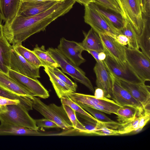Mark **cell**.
<instances>
[{"label": "cell", "instance_id": "6da1fadb", "mask_svg": "<svg viewBox=\"0 0 150 150\" xmlns=\"http://www.w3.org/2000/svg\"><path fill=\"white\" fill-rule=\"evenodd\" d=\"M75 3L73 0H63L34 16L24 17L16 15L3 25V35L12 46L22 44L31 36L44 31L52 21L68 13Z\"/></svg>", "mask_w": 150, "mask_h": 150}, {"label": "cell", "instance_id": "7a4b0ae2", "mask_svg": "<svg viewBox=\"0 0 150 150\" xmlns=\"http://www.w3.org/2000/svg\"><path fill=\"white\" fill-rule=\"evenodd\" d=\"M28 112L20 104L0 106V121L1 122L38 130L35 120L30 116Z\"/></svg>", "mask_w": 150, "mask_h": 150}, {"label": "cell", "instance_id": "3957f363", "mask_svg": "<svg viewBox=\"0 0 150 150\" xmlns=\"http://www.w3.org/2000/svg\"><path fill=\"white\" fill-rule=\"evenodd\" d=\"M30 99L32 101L33 108L45 118L52 121L63 130H69L74 129L62 104L60 106L54 103L47 105L40 98L34 96Z\"/></svg>", "mask_w": 150, "mask_h": 150}, {"label": "cell", "instance_id": "277c9868", "mask_svg": "<svg viewBox=\"0 0 150 150\" xmlns=\"http://www.w3.org/2000/svg\"><path fill=\"white\" fill-rule=\"evenodd\" d=\"M125 20L129 23L138 36L147 21L144 18L140 0H116Z\"/></svg>", "mask_w": 150, "mask_h": 150}, {"label": "cell", "instance_id": "5b68a950", "mask_svg": "<svg viewBox=\"0 0 150 150\" xmlns=\"http://www.w3.org/2000/svg\"><path fill=\"white\" fill-rule=\"evenodd\" d=\"M47 50L57 63L63 73L83 84L92 92L94 93L95 90L91 82L86 76L85 73L82 70L69 60L57 48H49Z\"/></svg>", "mask_w": 150, "mask_h": 150}, {"label": "cell", "instance_id": "8992f818", "mask_svg": "<svg viewBox=\"0 0 150 150\" xmlns=\"http://www.w3.org/2000/svg\"><path fill=\"white\" fill-rule=\"evenodd\" d=\"M103 62L111 75L120 80L134 83L145 84L126 61L121 62L108 55Z\"/></svg>", "mask_w": 150, "mask_h": 150}, {"label": "cell", "instance_id": "52a82bcc", "mask_svg": "<svg viewBox=\"0 0 150 150\" xmlns=\"http://www.w3.org/2000/svg\"><path fill=\"white\" fill-rule=\"evenodd\" d=\"M84 18L85 22L98 34L108 35L115 38L120 34L105 18L88 5L85 6Z\"/></svg>", "mask_w": 150, "mask_h": 150}, {"label": "cell", "instance_id": "ba28073f", "mask_svg": "<svg viewBox=\"0 0 150 150\" xmlns=\"http://www.w3.org/2000/svg\"><path fill=\"white\" fill-rule=\"evenodd\" d=\"M125 58L136 74L144 82L150 81V59L139 49L125 47Z\"/></svg>", "mask_w": 150, "mask_h": 150}, {"label": "cell", "instance_id": "9c48e42d", "mask_svg": "<svg viewBox=\"0 0 150 150\" xmlns=\"http://www.w3.org/2000/svg\"><path fill=\"white\" fill-rule=\"evenodd\" d=\"M112 77L113 86L111 98L122 107L134 109L137 112V117L142 115L144 109L141 104L121 85L119 80L112 76Z\"/></svg>", "mask_w": 150, "mask_h": 150}, {"label": "cell", "instance_id": "30bf717a", "mask_svg": "<svg viewBox=\"0 0 150 150\" xmlns=\"http://www.w3.org/2000/svg\"><path fill=\"white\" fill-rule=\"evenodd\" d=\"M9 68L16 72L33 79H37L40 77V68L29 62L13 47L11 52Z\"/></svg>", "mask_w": 150, "mask_h": 150}, {"label": "cell", "instance_id": "8fae6325", "mask_svg": "<svg viewBox=\"0 0 150 150\" xmlns=\"http://www.w3.org/2000/svg\"><path fill=\"white\" fill-rule=\"evenodd\" d=\"M57 48L64 56L78 67L86 61L82 55V53L84 50L81 42L67 40L62 38L60 39Z\"/></svg>", "mask_w": 150, "mask_h": 150}, {"label": "cell", "instance_id": "7c38bea8", "mask_svg": "<svg viewBox=\"0 0 150 150\" xmlns=\"http://www.w3.org/2000/svg\"><path fill=\"white\" fill-rule=\"evenodd\" d=\"M8 75L15 81L28 89L35 96L44 99L49 97V92L37 79L28 77L11 69L8 70Z\"/></svg>", "mask_w": 150, "mask_h": 150}, {"label": "cell", "instance_id": "4fadbf2b", "mask_svg": "<svg viewBox=\"0 0 150 150\" xmlns=\"http://www.w3.org/2000/svg\"><path fill=\"white\" fill-rule=\"evenodd\" d=\"M93 70L96 76L97 87L102 89L107 98H111L113 82L112 76L103 61L96 62Z\"/></svg>", "mask_w": 150, "mask_h": 150}, {"label": "cell", "instance_id": "5bb4252c", "mask_svg": "<svg viewBox=\"0 0 150 150\" xmlns=\"http://www.w3.org/2000/svg\"><path fill=\"white\" fill-rule=\"evenodd\" d=\"M121 85L139 102L144 110H150V87L145 84L134 83L120 80Z\"/></svg>", "mask_w": 150, "mask_h": 150}, {"label": "cell", "instance_id": "9a60e30c", "mask_svg": "<svg viewBox=\"0 0 150 150\" xmlns=\"http://www.w3.org/2000/svg\"><path fill=\"white\" fill-rule=\"evenodd\" d=\"M58 1H33L21 0L16 15L24 17L34 16L47 10Z\"/></svg>", "mask_w": 150, "mask_h": 150}, {"label": "cell", "instance_id": "2e32d148", "mask_svg": "<svg viewBox=\"0 0 150 150\" xmlns=\"http://www.w3.org/2000/svg\"><path fill=\"white\" fill-rule=\"evenodd\" d=\"M68 96L77 104H82L96 109L101 106H114L118 105L114 100L107 97L103 99L96 98L94 96L74 92Z\"/></svg>", "mask_w": 150, "mask_h": 150}, {"label": "cell", "instance_id": "e0dca14e", "mask_svg": "<svg viewBox=\"0 0 150 150\" xmlns=\"http://www.w3.org/2000/svg\"><path fill=\"white\" fill-rule=\"evenodd\" d=\"M102 40L106 55H108L121 62L126 61L125 47L110 36L99 34Z\"/></svg>", "mask_w": 150, "mask_h": 150}, {"label": "cell", "instance_id": "ac0fdd59", "mask_svg": "<svg viewBox=\"0 0 150 150\" xmlns=\"http://www.w3.org/2000/svg\"><path fill=\"white\" fill-rule=\"evenodd\" d=\"M0 88L15 94L31 98L34 96L24 86L18 83L8 75L0 71Z\"/></svg>", "mask_w": 150, "mask_h": 150}, {"label": "cell", "instance_id": "d6986e66", "mask_svg": "<svg viewBox=\"0 0 150 150\" xmlns=\"http://www.w3.org/2000/svg\"><path fill=\"white\" fill-rule=\"evenodd\" d=\"M1 123L0 136H47L48 134L40 132L37 130L16 126L8 123Z\"/></svg>", "mask_w": 150, "mask_h": 150}, {"label": "cell", "instance_id": "ffe728a7", "mask_svg": "<svg viewBox=\"0 0 150 150\" xmlns=\"http://www.w3.org/2000/svg\"><path fill=\"white\" fill-rule=\"evenodd\" d=\"M88 5L98 11L119 31L123 27L125 20L121 14L110 9L102 7L93 2L90 3Z\"/></svg>", "mask_w": 150, "mask_h": 150}, {"label": "cell", "instance_id": "44dd1931", "mask_svg": "<svg viewBox=\"0 0 150 150\" xmlns=\"http://www.w3.org/2000/svg\"><path fill=\"white\" fill-rule=\"evenodd\" d=\"M21 0H0V20L5 23L16 16Z\"/></svg>", "mask_w": 150, "mask_h": 150}, {"label": "cell", "instance_id": "7402d4cb", "mask_svg": "<svg viewBox=\"0 0 150 150\" xmlns=\"http://www.w3.org/2000/svg\"><path fill=\"white\" fill-rule=\"evenodd\" d=\"M84 38L81 42L84 50H94L98 52L105 50L99 35L92 28L86 33L83 32Z\"/></svg>", "mask_w": 150, "mask_h": 150}, {"label": "cell", "instance_id": "603a6c76", "mask_svg": "<svg viewBox=\"0 0 150 150\" xmlns=\"http://www.w3.org/2000/svg\"><path fill=\"white\" fill-rule=\"evenodd\" d=\"M44 68V70L49 76L56 93L59 98L75 92L55 75L51 68L47 67Z\"/></svg>", "mask_w": 150, "mask_h": 150}, {"label": "cell", "instance_id": "cb8c5ba5", "mask_svg": "<svg viewBox=\"0 0 150 150\" xmlns=\"http://www.w3.org/2000/svg\"><path fill=\"white\" fill-rule=\"evenodd\" d=\"M12 47L3 35L0 37V71L8 74Z\"/></svg>", "mask_w": 150, "mask_h": 150}, {"label": "cell", "instance_id": "d4e9b609", "mask_svg": "<svg viewBox=\"0 0 150 150\" xmlns=\"http://www.w3.org/2000/svg\"><path fill=\"white\" fill-rule=\"evenodd\" d=\"M32 51L42 62L43 67H47L51 69L59 67L56 61L45 50L44 46L39 47L36 45Z\"/></svg>", "mask_w": 150, "mask_h": 150}, {"label": "cell", "instance_id": "484cf974", "mask_svg": "<svg viewBox=\"0 0 150 150\" xmlns=\"http://www.w3.org/2000/svg\"><path fill=\"white\" fill-rule=\"evenodd\" d=\"M150 31L149 23L147 22L141 33L138 36L139 48L142 52L150 59Z\"/></svg>", "mask_w": 150, "mask_h": 150}, {"label": "cell", "instance_id": "4316f807", "mask_svg": "<svg viewBox=\"0 0 150 150\" xmlns=\"http://www.w3.org/2000/svg\"><path fill=\"white\" fill-rule=\"evenodd\" d=\"M119 31L120 34L125 35L128 38V47L139 49L137 40L138 35L129 23L125 20L123 27Z\"/></svg>", "mask_w": 150, "mask_h": 150}, {"label": "cell", "instance_id": "83f0119b", "mask_svg": "<svg viewBox=\"0 0 150 150\" xmlns=\"http://www.w3.org/2000/svg\"><path fill=\"white\" fill-rule=\"evenodd\" d=\"M12 47L25 59L36 67L40 68L43 67L42 62L32 50L24 47L22 44Z\"/></svg>", "mask_w": 150, "mask_h": 150}, {"label": "cell", "instance_id": "f1b7e54d", "mask_svg": "<svg viewBox=\"0 0 150 150\" xmlns=\"http://www.w3.org/2000/svg\"><path fill=\"white\" fill-rule=\"evenodd\" d=\"M137 112L134 109L122 107L117 111V121L120 124H124L134 120L137 117Z\"/></svg>", "mask_w": 150, "mask_h": 150}, {"label": "cell", "instance_id": "f546056e", "mask_svg": "<svg viewBox=\"0 0 150 150\" xmlns=\"http://www.w3.org/2000/svg\"><path fill=\"white\" fill-rule=\"evenodd\" d=\"M62 105L74 129L77 130L80 132L87 134V130L77 118L76 112L68 105Z\"/></svg>", "mask_w": 150, "mask_h": 150}, {"label": "cell", "instance_id": "4dcf8cb0", "mask_svg": "<svg viewBox=\"0 0 150 150\" xmlns=\"http://www.w3.org/2000/svg\"><path fill=\"white\" fill-rule=\"evenodd\" d=\"M0 96L11 99L19 100L28 111L33 110L32 101L31 99L29 97L15 94L0 88Z\"/></svg>", "mask_w": 150, "mask_h": 150}, {"label": "cell", "instance_id": "1f68e13d", "mask_svg": "<svg viewBox=\"0 0 150 150\" xmlns=\"http://www.w3.org/2000/svg\"><path fill=\"white\" fill-rule=\"evenodd\" d=\"M62 104H66L75 110L83 116L92 119L97 122L98 120L95 118L93 116L87 112L80 105L72 100L68 96L63 97L60 98Z\"/></svg>", "mask_w": 150, "mask_h": 150}, {"label": "cell", "instance_id": "d6a6232c", "mask_svg": "<svg viewBox=\"0 0 150 150\" xmlns=\"http://www.w3.org/2000/svg\"><path fill=\"white\" fill-rule=\"evenodd\" d=\"M100 136H116L119 135L118 129L107 127L105 122L98 120L96 122V129L91 134Z\"/></svg>", "mask_w": 150, "mask_h": 150}, {"label": "cell", "instance_id": "836d02e7", "mask_svg": "<svg viewBox=\"0 0 150 150\" xmlns=\"http://www.w3.org/2000/svg\"><path fill=\"white\" fill-rule=\"evenodd\" d=\"M78 105L91 114L98 120L105 122H115L106 116L103 112L99 110L83 105Z\"/></svg>", "mask_w": 150, "mask_h": 150}, {"label": "cell", "instance_id": "e575fe53", "mask_svg": "<svg viewBox=\"0 0 150 150\" xmlns=\"http://www.w3.org/2000/svg\"><path fill=\"white\" fill-rule=\"evenodd\" d=\"M139 117H137L134 120L128 123L120 124L118 129L120 135L129 133L137 129L138 127Z\"/></svg>", "mask_w": 150, "mask_h": 150}, {"label": "cell", "instance_id": "d590c367", "mask_svg": "<svg viewBox=\"0 0 150 150\" xmlns=\"http://www.w3.org/2000/svg\"><path fill=\"white\" fill-rule=\"evenodd\" d=\"M94 3L121 14L122 13L116 0H93Z\"/></svg>", "mask_w": 150, "mask_h": 150}, {"label": "cell", "instance_id": "8d00e7d4", "mask_svg": "<svg viewBox=\"0 0 150 150\" xmlns=\"http://www.w3.org/2000/svg\"><path fill=\"white\" fill-rule=\"evenodd\" d=\"M51 69L55 75L75 92L77 87V85L76 83L72 81L58 68H55Z\"/></svg>", "mask_w": 150, "mask_h": 150}, {"label": "cell", "instance_id": "74e56055", "mask_svg": "<svg viewBox=\"0 0 150 150\" xmlns=\"http://www.w3.org/2000/svg\"><path fill=\"white\" fill-rule=\"evenodd\" d=\"M36 125L40 128H59L58 126L52 121L46 118L35 120Z\"/></svg>", "mask_w": 150, "mask_h": 150}, {"label": "cell", "instance_id": "f35d334b", "mask_svg": "<svg viewBox=\"0 0 150 150\" xmlns=\"http://www.w3.org/2000/svg\"><path fill=\"white\" fill-rule=\"evenodd\" d=\"M139 117L138 129H142L150 120V110H145L143 114Z\"/></svg>", "mask_w": 150, "mask_h": 150}, {"label": "cell", "instance_id": "ab89813d", "mask_svg": "<svg viewBox=\"0 0 150 150\" xmlns=\"http://www.w3.org/2000/svg\"><path fill=\"white\" fill-rule=\"evenodd\" d=\"M18 104L21 105L28 110L26 107L19 100L11 99L0 96V106L13 104L17 105Z\"/></svg>", "mask_w": 150, "mask_h": 150}, {"label": "cell", "instance_id": "60d3db41", "mask_svg": "<svg viewBox=\"0 0 150 150\" xmlns=\"http://www.w3.org/2000/svg\"><path fill=\"white\" fill-rule=\"evenodd\" d=\"M81 122L88 131V134L91 133L96 129V123L93 122L86 120Z\"/></svg>", "mask_w": 150, "mask_h": 150}, {"label": "cell", "instance_id": "b9f144b4", "mask_svg": "<svg viewBox=\"0 0 150 150\" xmlns=\"http://www.w3.org/2000/svg\"><path fill=\"white\" fill-rule=\"evenodd\" d=\"M115 39L119 43L123 46H126L128 44V39L123 35L120 34L116 36Z\"/></svg>", "mask_w": 150, "mask_h": 150}, {"label": "cell", "instance_id": "7bdbcfd3", "mask_svg": "<svg viewBox=\"0 0 150 150\" xmlns=\"http://www.w3.org/2000/svg\"><path fill=\"white\" fill-rule=\"evenodd\" d=\"M94 97L97 98L103 99L106 97L103 91L101 89L97 87L96 88L94 92Z\"/></svg>", "mask_w": 150, "mask_h": 150}, {"label": "cell", "instance_id": "ee69618b", "mask_svg": "<svg viewBox=\"0 0 150 150\" xmlns=\"http://www.w3.org/2000/svg\"><path fill=\"white\" fill-rule=\"evenodd\" d=\"M150 0H146V8L145 13L146 16L148 17H150Z\"/></svg>", "mask_w": 150, "mask_h": 150}, {"label": "cell", "instance_id": "f6af8a7d", "mask_svg": "<svg viewBox=\"0 0 150 150\" xmlns=\"http://www.w3.org/2000/svg\"><path fill=\"white\" fill-rule=\"evenodd\" d=\"M75 2H76L81 4H83L85 6L88 5L91 2L94 3L93 0H73Z\"/></svg>", "mask_w": 150, "mask_h": 150}, {"label": "cell", "instance_id": "bcb514c9", "mask_svg": "<svg viewBox=\"0 0 150 150\" xmlns=\"http://www.w3.org/2000/svg\"><path fill=\"white\" fill-rule=\"evenodd\" d=\"M87 51L93 57L96 62L100 61L98 58V55L100 52L91 50H88Z\"/></svg>", "mask_w": 150, "mask_h": 150}, {"label": "cell", "instance_id": "7dc6e473", "mask_svg": "<svg viewBox=\"0 0 150 150\" xmlns=\"http://www.w3.org/2000/svg\"><path fill=\"white\" fill-rule=\"evenodd\" d=\"M106 55V53L104 52H100L98 55V58L99 60L103 61L105 59Z\"/></svg>", "mask_w": 150, "mask_h": 150}, {"label": "cell", "instance_id": "c3c4849f", "mask_svg": "<svg viewBox=\"0 0 150 150\" xmlns=\"http://www.w3.org/2000/svg\"><path fill=\"white\" fill-rule=\"evenodd\" d=\"M141 6L142 13L145 15L146 0H140Z\"/></svg>", "mask_w": 150, "mask_h": 150}, {"label": "cell", "instance_id": "681fc988", "mask_svg": "<svg viewBox=\"0 0 150 150\" xmlns=\"http://www.w3.org/2000/svg\"><path fill=\"white\" fill-rule=\"evenodd\" d=\"M3 34V25L1 23V21L0 20V37Z\"/></svg>", "mask_w": 150, "mask_h": 150}, {"label": "cell", "instance_id": "f907efd6", "mask_svg": "<svg viewBox=\"0 0 150 150\" xmlns=\"http://www.w3.org/2000/svg\"><path fill=\"white\" fill-rule=\"evenodd\" d=\"M24 0L26 1H47V0Z\"/></svg>", "mask_w": 150, "mask_h": 150}, {"label": "cell", "instance_id": "816d5d0a", "mask_svg": "<svg viewBox=\"0 0 150 150\" xmlns=\"http://www.w3.org/2000/svg\"><path fill=\"white\" fill-rule=\"evenodd\" d=\"M47 1H60L63 0H47Z\"/></svg>", "mask_w": 150, "mask_h": 150}]
</instances>
